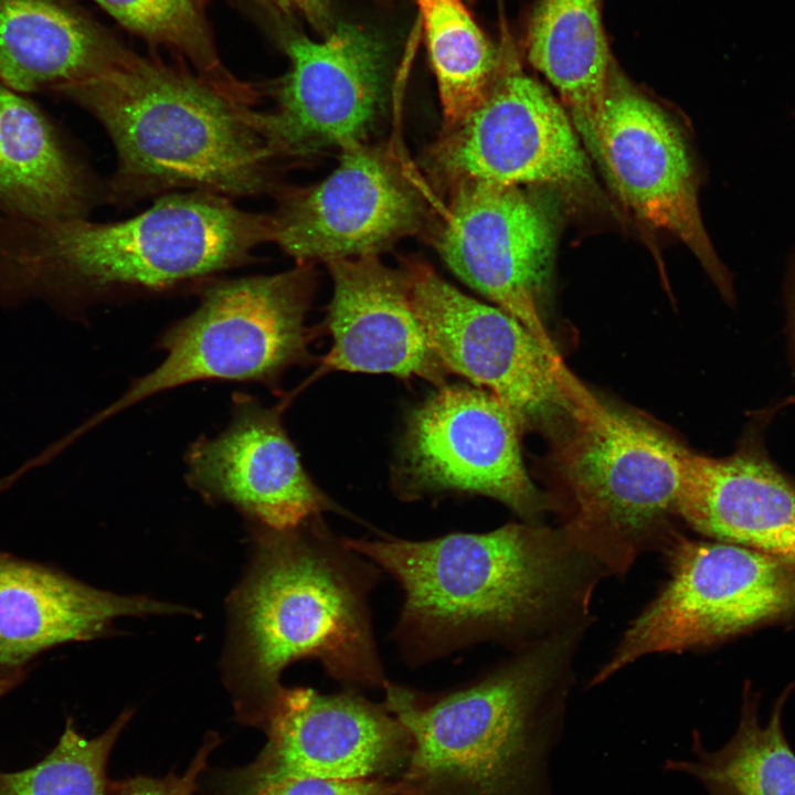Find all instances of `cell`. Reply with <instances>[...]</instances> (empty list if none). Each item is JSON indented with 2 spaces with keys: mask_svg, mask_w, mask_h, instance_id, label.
Returning <instances> with one entry per match:
<instances>
[{
  "mask_svg": "<svg viewBox=\"0 0 795 795\" xmlns=\"http://www.w3.org/2000/svg\"><path fill=\"white\" fill-rule=\"evenodd\" d=\"M127 49L74 0H0V82L19 93L52 95Z\"/></svg>",
  "mask_w": 795,
  "mask_h": 795,
  "instance_id": "cell-22",
  "label": "cell"
},
{
  "mask_svg": "<svg viewBox=\"0 0 795 795\" xmlns=\"http://www.w3.org/2000/svg\"><path fill=\"white\" fill-rule=\"evenodd\" d=\"M553 435L549 510L607 574H625L681 534L672 520L690 453L682 443L591 393Z\"/></svg>",
  "mask_w": 795,
  "mask_h": 795,
  "instance_id": "cell-6",
  "label": "cell"
},
{
  "mask_svg": "<svg viewBox=\"0 0 795 795\" xmlns=\"http://www.w3.org/2000/svg\"><path fill=\"white\" fill-rule=\"evenodd\" d=\"M792 328H793V335L795 338V293H794L793 307H792Z\"/></svg>",
  "mask_w": 795,
  "mask_h": 795,
  "instance_id": "cell-33",
  "label": "cell"
},
{
  "mask_svg": "<svg viewBox=\"0 0 795 795\" xmlns=\"http://www.w3.org/2000/svg\"><path fill=\"white\" fill-rule=\"evenodd\" d=\"M794 682L775 699L770 719L762 723L761 696L745 681L738 728L718 750L704 748L692 734V759L668 760L664 770L692 776L709 795H795V751L782 724L783 709Z\"/></svg>",
  "mask_w": 795,
  "mask_h": 795,
  "instance_id": "cell-24",
  "label": "cell"
},
{
  "mask_svg": "<svg viewBox=\"0 0 795 795\" xmlns=\"http://www.w3.org/2000/svg\"><path fill=\"white\" fill-rule=\"evenodd\" d=\"M52 95L87 112L112 139L117 168L105 192L112 202L182 189L251 197L275 186L277 159L254 124V106L183 63L127 49L100 73Z\"/></svg>",
  "mask_w": 795,
  "mask_h": 795,
  "instance_id": "cell-4",
  "label": "cell"
},
{
  "mask_svg": "<svg viewBox=\"0 0 795 795\" xmlns=\"http://www.w3.org/2000/svg\"><path fill=\"white\" fill-rule=\"evenodd\" d=\"M602 1L536 0L526 32L529 63L558 91L596 158L613 66Z\"/></svg>",
  "mask_w": 795,
  "mask_h": 795,
  "instance_id": "cell-23",
  "label": "cell"
},
{
  "mask_svg": "<svg viewBox=\"0 0 795 795\" xmlns=\"http://www.w3.org/2000/svg\"><path fill=\"white\" fill-rule=\"evenodd\" d=\"M623 202L681 240L719 289L732 295L700 215L693 169L675 124L612 66L598 131V159Z\"/></svg>",
  "mask_w": 795,
  "mask_h": 795,
  "instance_id": "cell-15",
  "label": "cell"
},
{
  "mask_svg": "<svg viewBox=\"0 0 795 795\" xmlns=\"http://www.w3.org/2000/svg\"><path fill=\"white\" fill-rule=\"evenodd\" d=\"M678 516L709 540L795 560V479L754 434L727 457L690 451Z\"/></svg>",
  "mask_w": 795,
  "mask_h": 795,
  "instance_id": "cell-19",
  "label": "cell"
},
{
  "mask_svg": "<svg viewBox=\"0 0 795 795\" xmlns=\"http://www.w3.org/2000/svg\"><path fill=\"white\" fill-rule=\"evenodd\" d=\"M448 129L486 98L500 74L498 54L462 0H416Z\"/></svg>",
  "mask_w": 795,
  "mask_h": 795,
  "instance_id": "cell-25",
  "label": "cell"
},
{
  "mask_svg": "<svg viewBox=\"0 0 795 795\" xmlns=\"http://www.w3.org/2000/svg\"><path fill=\"white\" fill-rule=\"evenodd\" d=\"M99 197L91 169L50 114L0 82V215L87 218Z\"/></svg>",
  "mask_w": 795,
  "mask_h": 795,
  "instance_id": "cell-21",
  "label": "cell"
},
{
  "mask_svg": "<svg viewBox=\"0 0 795 795\" xmlns=\"http://www.w3.org/2000/svg\"><path fill=\"white\" fill-rule=\"evenodd\" d=\"M275 9L304 19L318 31L328 32L332 0H271Z\"/></svg>",
  "mask_w": 795,
  "mask_h": 795,
  "instance_id": "cell-30",
  "label": "cell"
},
{
  "mask_svg": "<svg viewBox=\"0 0 795 795\" xmlns=\"http://www.w3.org/2000/svg\"><path fill=\"white\" fill-rule=\"evenodd\" d=\"M232 401L225 430L190 445L188 485L210 504L233 506L250 526L284 530L342 512L304 469L283 425V404L267 407L241 392Z\"/></svg>",
  "mask_w": 795,
  "mask_h": 795,
  "instance_id": "cell-17",
  "label": "cell"
},
{
  "mask_svg": "<svg viewBox=\"0 0 795 795\" xmlns=\"http://www.w3.org/2000/svg\"><path fill=\"white\" fill-rule=\"evenodd\" d=\"M346 541L399 584L403 603L391 636L411 667L481 643L517 651L590 622L595 586L607 574L563 529L541 522Z\"/></svg>",
  "mask_w": 795,
  "mask_h": 795,
  "instance_id": "cell-1",
  "label": "cell"
},
{
  "mask_svg": "<svg viewBox=\"0 0 795 795\" xmlns=\"http://www.w3.org/2000/svg\"><path fill=\"white\" fill-rule=\"evenodd\" d=\"M148 45L166 49L226 96L253 103L257 91L223 64L204 0H93Z\"/></svg>",
  "mask_w": 795,
  "mask_h": 795,
  "instance_id": "cell-26",
  "label": "cell"
},
{
  "mask_svg": "<svg viewBox=\"0 0 795 795\" xmlns=\"http://www.w3.org/2000/svg\"><path fill=\"white\" fill-rule=\"evenodd\" d=\"M413 306L447 371L498 398L521 428L555 433L586 389L565 369L552 342L499 307L480 303L423 263L402 271Z\"/></svg>",
  "mask_w": 795,
  "mask_h": 795,
  "instance_id": "cell-9",
  "label": "cell"
},
{
  "mask_svg": "<svg viewBox=\"0 0 795 795\" xmlns=\"http://www.w3.org/2000/svg\"><path fill=\"white\" fill-rule=\"evenodd\" d=\"M587 624L548 635L437 696L389 680L384 706L411 738L405 784L459 785L471 795H553L549 757Z\"/></svg>",
  "mask_w": 795,
  "mask_h": 795,
  "instance_id": "cell-5",
  "label": "cell"
},
{
  "mask_svg": "<svg viewBox=\"0 0 795 795\" xmlns=\"http://www.w3.org/2000/svg\"><path fill=\"white\" fill-rule=\"evenodd\" d=\"M665 554L667 582L629 623L591 686L651 654L706 648L795 623V560L682 534Z\"/></svg>",
  "mask_w": 795,
  "mask_h": 795,
  "instance_id": "cell-8",
  "label": "cell"
},
{
  "mask_svg": "<svg viewBox=\"0 0 795 795\" xmlns=\"http://www.w3.org/2000/svg\"><path fill=\"white\" fill-rule=\"evenodd\" d=\"M305 265L205 284L199 289L197 308L158 339L156 347L165 352L161 363L131 381L94 424L157 393L198 381L254 382L276 389L285 371L310 360L305 318L314 282Z\"/></svg>",
  "mask_w": 795,
  "mask_h": 795,
  "instance_id": "cell-7",
  "label": "cell"
},
{
  "mask_svg": "<svg viewBox=\"0 0 795 795\" xmlns=\"http://www.w3.org/2000/svg\"><path fill=\"white\" fill-rule=\"evenodd\" d=\"M132 717L124 710L100 735L86 739L67 718L56 745L36 764L17 772L0 771V795H110L107 763Z\"/></svg>",
  "mask_w": 795,
  "mask_h": 795,
  "instance_id": "cell-27",
  "label": "cell"
},
{
  "mask_svg": "<svg viewBox=\"0 0 795 795\" xmlns=\"http://www.w3.org/2000/svg\"><path fill=\"white\" fill-rule=\"evenodd\" d=\"M266 242L269 214L203 191L165 194L116 222L0 215V305L39 299L80 315L110 300L200 289Z\"/></svg>",
  "mask_w": 795,
  "mask_h": 795,
  "instance_id": "cell-3",
  "label": "cell"
},
{
  "mask_svg": "<svg viewBox=\"0 0 795 795\" xmlns=\"http://www.w3.org/2000/svg\"><path fill=\"white\" fill-rule=\"evenodd\" d=\"M25 670L20 669L0 677V698L15 688L24 678Z\"/></svg>",
  "mask_w": 795,
  "mask_h": 795,
  "instance_id": "cell-31",
  "label": "cell"
},
{
  "mask_svg": "<svg viewBox=\"0 0 795 795\" xmlns=\"http://www.w3.org/2000/svg\"><path fill=\"white\" fill-rule=\"evenodd\" d=\"M554 239L549 214L520 187L468 181L457 184L436 245L458 278L550 341L539 300Z\"/></svg>",
  "mask_w": 795,
  "mask_h": 795,
  "instance_id": "cell-13",
  "label": "cell"
},
{
  "mask_svg": "<svg viewBox=\"0 0 795 795\" xmlns=\"http://www.w3.org/2000/svg\"><path fill=\"white\" fill-rule=\"evenodd\" d=\"M327 265L333 284L327 317L332 346L320 371L417 377L442 385L447 369L430 342L403 272L377 255Z\"/></svg>",
  "mask_w": 795,
  "mask_h": 795,
  "instance_id": "cell-18",
  "label": "cell"
},
{
  "mask_svg": "<svg viewBox=\"0 0 795 795\" xmlns=\"http://www.w3.org/2000/svg\"><path fill=\"white\" fill-rule=\"evenodd\" d=\"M314 187L284 195L271 218V242L298 264L377 255L415 231L423 203L382 157L358 145Z\"/></svg>",
  "mask_w": 795,
  "mask_h": 795,
  "instance_id": "cell-16",
  "label": "cell"
},
{
  "mask_svg": "<svg viewBox=\"0 0 795 795\" xmlns=\"http://www.w3.org/2000/svg\"><path fill=\"white\" fill-rule=\"evenodd\" d=\"M234 2H240L246 6H250L254 9H259L261 11L267 12V13H278V11L275 9L274 4L271 0H229Z\"/></svg>",
  "mask_w": 795,
  "mask_h": 795,
  "instance_id": "cell-32",
  "label": "cell"
},
{
  "mask_svg": "<svg viewBox=\"0 0 795 795\" xmlns=\"http://www.w3.org/2000/svg\"><path fill=\"white\" fill-rule=\"evenodd\" d=\"M176 613L193 611L102 591L0 551V677L51 647L105 635L118 617Z\"/></svg>",
  "mask_w": 795,
  "mask_h": 795,
  "instance_id": "cell-20",
  "label": "cell"
},
{
  "mask_svg": "<svg viewBox=\"0 0 795 795\" xmlns=\"http://www.w3.org/2000/svg\"><path fill=\"white\" fill-rule=\"evenodd\" d=\"M250 795H396V791L378 781L288 778L269 784Z\"/></svg>",
  "mask_w": 795,
  "mask_h": 795,
  "instance_id": "cell-29",
  "label": "cell"
},
{
  "mask_svg": "<svg viewBox=\"0 0 795 795\" xmlns=\"http://www.w3.org/2000/svg\"><path fill=\"white\" fill-rule=\"evenodd\" d=\"M263 731L267 742L256 759L223 776L225 795L288 778L365 780L411 752L407 731L384 703L351 689L284 687Z\"/></svg>",
  "mask_w": 795,
  "mask_h": 795,
  "instance_id": "cell-11",
  "label": "cell"
},
{
  "mask_svg": "<svg viewBox=\"0 0 795 795\" xmlns=\"http://www.w3.org/2000/svg\"><path fill=\"white\" fill-rule=\"evenodd\" d=\"M219 744V736L210 734L182 775L173 773L163 777L138 775L112 782L110 795H194L199 776L205 770L210 754Z\"/></svg>",
  "mask_w": 795,
  "mask_h": 795,
  "instance_id": "cell-28",
  "label": "cell"
},
{
  "mask_svg": "<svg viewBox=\"0 0 795 795\" xmlns=\"http://www.w3.org/2000/svg\"><path fill=\"white\" fill-rule=\"evenodd\" d=\"M522 428L492 393L442 386L410 415L396 475L399 495L415 500L457 492L490 497L528 522L549 510L523 465Z\"/></svg>",
  "mask_w": 795,
  "mask_h": 795,
  "instance_id": "cell-10",
  "label": "cell"
},
{
  "mask_svg": "<svg viewBox=\"0 0 795 795\" xmlns=\"http://www.w3.org/2000/svg\"><path fill=\"white\" fill-rule=\"evenodd\" d=\"M449 130L435 159L457 183L566 184L590 177L564 108L521 71L500 72L483 103Z\"/></svg>",
  "mask_w": 795,
  "mask_h": 795,
  "instance_id": "cell-14",
  "label": "cell"
},
{
  "mask_svg": "<svg viewBox=\"0 0 795 795\" xmlns=\"http://www.w3.org/2000/svg\"><path fill=\"white\" fill-rule=\"evenodd\" d=\"M252 555L231 592L223 679L236 719L263 730L297 660L318 661L344 689L389 681L370 596L382 570L315 516L275 530L251 526Z\"/></svg>",
  "mask_w": 795,
  "mask_h": 795,
  "instance_id": "cell-2",
  "label": "cell"
},
{
  "mask_svg": "<svg viewBox=\"0 0 795 795\" xmlns=\"http://www.w3.org/2000/svg\"><path fill=\"white\" fill-rule=\"evenodd\" d=\"M285 50L289 70L277 88L276 107L254 113L276 159L361 145L383 98L380 43L354 25L340 24L318 41L294 34Z\"/></svg>",
  "mask_w": 795,
  "mask_h": 795,
  "instance_id": "cell-12",
  "label": "cell"
}]
</instances>
